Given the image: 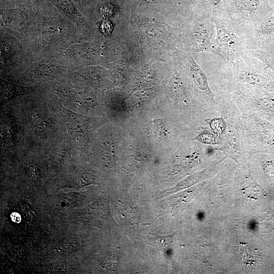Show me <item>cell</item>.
<instances>
[{"label":"cell","mask_w":274,"mask_h":274,"mask_svg":"<svg viewBox=\"0 0 274 274\" xmlns=\"http://www.w3.org/2000/svg\"><path fill=\"white\" fill-rule=\"evenodd\" d=\"M65 264L64 263H60L59 264V265L57 267V269L58 271H63L65 270Z\"/></svg>","instance_id":"obj_17"},{"label":"cell","mask_w":274,"mask_h":274,"mask_svg":"<svg viewBox=\"0 0 274 274\" xmlns=\"http://www.w3.org/2000/svg\"><path fill=\"white\" fill-rule=\"evenodd\" d=\"M84 38L56 8L41 0L35 27L27 51L31 62L57 58L70 44Z\"/></svg>","instance_id":"obj_1"},{"label":"cell","mask_w":274,"mask_h":274,"mask_svg":"<svg viewBox=\"0 0 274 274\" xmlns=\"http://www.w3.org/2000/svg\"><path fill=\"white\" fill-rule=\"evenodd\" d=\"M11 217L12 220L16 223H19L21 221V217L17 213H13L11 214Z\"/></svg>","instance_id":"obj_16"},{"label":"cell","mask_w":274,"mask_h":274,"mask_svg":"<svg viewBox=\"0 0 274 274\" xmlns=\"http://www.w3.org/2000/svg\"><path fill=\"white\" fill-rule=\"evenodd\" d=\"M41 1L23 0L0 8L1 31L16 38L27 50L35 27Z\"/></svg>","instance_id":"obj_2"},{"label":"cell","mask_w":274,"mask_h":274,"mask_svg":"<svg viewBox=\"0 0 274 274\" xmlns=\"http://www.w3.org/2000/svg\"><path fill=\"white\" fill-rule=\"evenodd\" d=\"M16 1L18 0H1V4H7Z\"/></svg>","instance_id":"obj_18"},{"label":"cell","mask_w":274,"mask_h":274,"mask_svg":"<svg viewBox=\"0 0 274 274\" xmlns=\"http://www.w3.org/2000/svg\"><path fill=\"white\" fill-rule=\"evenodd\" d=\"M242 259L244 264L255 265L259 261V256L255 250L250 248L248 245H243L239 248Z\"/></svg>","instance_id":"obj_12"},{"label":"cell","mask_w":274,"mask_h":274,"mask_svg":"<svg viewBox=\"0 0 274 274\" xmlns=\"http://www.w3.org/2000/svg\"><path fill=\"white\" fill-rule=\"evenodd\" d=\"M184 62L186 65L189 74L197 87L212 96V93L209 88L207 78L204 72L190 57H184Z\"/></svg>","instance_id":"obj_9"},{"label":"cell","mask_w":274,"mask_h":274,"mask_svg":"<svg viewBox=\"0 0 274 274\" xmlns=\"http://www.w3.org/2000/svg\"><path fill=\"white\" fill-rule=\"evenodd\" d=\"M73 1L84 17L87 15L88 9L93 2V0H73Z\"/></svg>","instance_id":"obj_15"},{"label":"cell","mask_w":274,"mask_h":274,"mask_svg":"<svg viewBox=\"0 0 274 274\" xmlns=\"http://www.w3.org/2000/svg\"><path fill=\"white\" fill-rule=\"evenodd\" d=\"M53 5L60 14L73 24L84 39L88 26L85 17L73 0H46Z\"/></svg>","instance_id":"obj_7"},{"label":"cell","mask_w":274,"mask_h":274,"mask_svg":"<svg viewBox=\"0 0 274 274\" xmlns=\"http://www.w3.org/2000/svg\"><path fill=\"white\" fill-rule=\"evenodd\" d=\"M215 33V24L211 18L210 20L197 22L191 33L194 49L197 51L211 52L214 43L213 36Z\"/></svg>","instance_id":"obj_6"},{"label":"cell","mask_w":274,"mask_h":274,"mask_svg":"<svg viewBox=\"0 0 274 274\" xmlns=\"http://www.w3.org/2000/svg\"><path fill=\"white\" fill-rule=\"evenodd\" d=\"M61 108L60 113L71 134L78 138L83 136L88 128L87 119L80 114L73 112L63 107Z\"/></svg>","instance_id":"obj_8"},{"label":"cell","mask_w":274,"mask_h":274,"mask_svg":"<svg viewBox=\"0 0 274 274\" xmlns=\"http://www.w3.org/2000/svg\"><path fill=\"white\" fill-rule=\"evenodd\" d=\"M169 87L173 93L177 96H181L184 93V86L181 79L178 77H173L169 82Z\"/></svg>","instance_id":"obj_13"},{"label":"cell","mask_w":274,"mask_h":274,"mask_svg":"<svg viewBox=\"0 0 274 274\" xmlns=\"http://www.w3.org/2000/svg\"><path fill=\"white\" fill-rule=\"evenodd\" d=\"M262 168L268 179L270 181L274 182V161H266L262 164Z\"/></svg>","instance_id":"obj_14"},{"label":"cell","mask_w":274,"mask_h":274,"mask_svg":"<svg viewBox=\"0 0 274 274\" xmlns=\"http://www.w3.org/2000/svg\"><path fill=\"white\" fill-rule=\"evenodd\" d=\"M26 93L24 88L6 81H2V97L3 101H8L15 96Z\"/></svg>","instance_id":"obj_11"},{"label":"cell","mask_w":274,"mask_h":274,"mask_svg":"<svg viewBox=\"0 0 274 274\" xmlns=\"http://www.w3.org/2000/svg\"><path fill=\"white\" fill-rule=\"evenodd\" d=\"M211 19L216 30L211 52L231 65L245 54L246 49L245 42L228 19L215 16Z\"/></svg>","instance_id":"obj_3"},{"label":"cell","mask_w":274,"mask_h":274,"mask_svg":"<svg viewBox=\"0 0 274 274\" xmlns=\"http://www.w3.org/2000/svg\"><path fill=\"white\" fill-rule=\"evenodd\" d=\"M72 69L57 58L41 59L31 62L20 75L21 82L39 83L63 77Z\"/></svg>","instance_id":"obj_5"},{"label":"cell","mask_w":274,"mask_h":274,"mask_svg":"<svg viewBox=\"0 0 274 274\" xmlns=\"http://www.w3.org/2000/svg\"><path fill=\"white\" fill-rule=\"evenodd\" d=\"M1 72L21 74L31 62L24 46L16 38L1 31Z\"/></svg>","instance_id":"obj_4"},{"label":"cell","mask_w":274,"mask_h":274,"mask_svg":"<svg viewBox=\"0 0 274 274\" xmlns=\"http://www.w3.org/2000/svg\"><path fill=\"white\" fill-rule=\"evenodd\" d=\"M47 116L43 112H35L32 116L33 132L39 136H46L51 125Z\"/></svg>","instance_id":"obj_10"}]
</instances>
